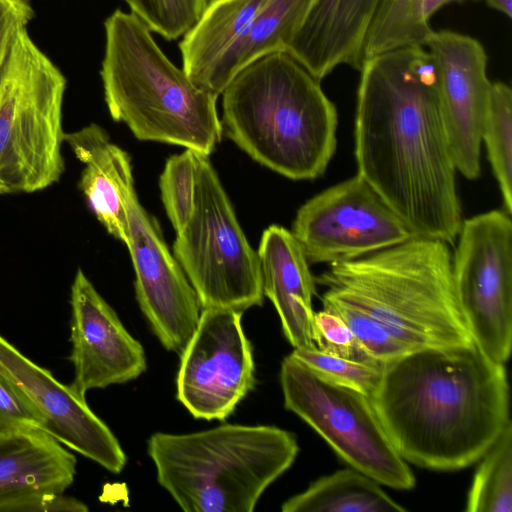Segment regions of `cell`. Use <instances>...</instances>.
<instances>
[{
  "label": "cell",
  "instance_id": "8992f818",
  "mask_svg": "<svg viewBox=\"0 0 512 512\" xmlns=\"http://www.w3.org/2000/svg\"><path fill=\"white\" fill-rule=\"evenodd\" d=\"M148 454L158 483L186 512H252L263 492L295 461L291 432L270 425L223 424L156 432Z\"/></svg>",
  "mask_w": 512,
  "mask_h": 512
},
{
  "label": "cell",
  "instance_id": "3957f363",
  "mask_svg": "<svg viewBox=\"0 0 512 512\" xmlns=\"http://www.w3.org/2000/svg\"><path fill=\"white\" fill-rule=\"evenodd\" d=\"M221 95L222 132L253 160L292 180L324 174L337 146V109L293 56L255 60Z\"/></svg>",
  "mask_w": 512,
  "mask_h": 512
},
{
  "label": "cell",
  "instance_id": "d4e9b609",
  "mask_svg": "<svg viewBox=\"0 0 512 512\" xmlns=\"http://www.w3.org/2000/svg\"><path fill=\"white\" fill-rule=\"evenodd\" d=\"M468 493L467 512L512 511V423L480 458Z\"/></svg>",
  "mask_w": 512,
  "mask_h": 512
},
{
  "label": "cell",
  "instance_id": "ac0fdd59",
  "mask_svg": "<svg viewBox=\"0 0 512 512\" xmlns=\"http://www.w3.org/2000/svg\"><path fill=\"white\" fill-rule=\"evenodd\" d=\"M380 1L316 0L286 52L320 81L340 65L360 71Z\"/></svg>",
  "mask_w": 512,
  "mask_h": 512
},
{
  "label": "cell",
  "instance_id": "1f68e13d",
  "mask_svg": "<svg viewBox=\"0 0 512 512\" xmlns=\"http://www.w3.org/2000/svg\"><path fill=\"white\" fill-rule=\"evenodd\" d=\"M25 428L46 431L37 409L0 372V432Z\"/></svg>",
  "mask_w": 512,
  "mask_h": 512
},
{
  "label": "cell",
  "instance_id": "5bb4252c",
  "mask_svg": "<svg viewBox=\"0 0 512 512\" xmlns=\"http://www.w3.org/2000/svg\"><path fill=\"white\" fill-rule=\"evenodd\" d=\"M437 73L441 117L456 170L469 180L481 174L482 129L491 85L488 57L475 38L432 31L425 46Z\"/></svg>",
  "mask_w": 512,
  "mask_h": 512
},
{
  "label": "cell",
  "instance_id": "9c48e42d",
  "mask_svg": "<svg viewBox=\"0 0 512 512\" xmlns=\"http://www.w3.org/2000/svg\"><path fill=\"white\" fill-rule=\"evenodd\" d=\"M280 385L285 408L351 468L397 490L414 487L410 467L389 440L368 396L322 379L291 354L281 363Z\"/></svg>",
  "mask_w": 512,
  "mask_h": 512
},
{
  "label": "cell",
  "instance_id": "8d00e7d4",
  "mask_svg": "<svg viewBox=\"0 0 512 512\" xmlns=\"http://www.w3.org/2000/svg\"><path fill=\"white\" fill-rule=\"evenodd\" d=\"M211 1H213V0H208V2H211Z\"/></svg>",
  "mask_w": 512,
  "mask_h": 512
},
{
  "label": "cell",
  "instance_id": "ffe728a7",
  "mask_svg": "<svg viewBox=\"0 0 512 512\" xmlns=\"http://www.w3.org/2000/svg\"><path fill=\"white\" fill-rule=\"evenodd\" d=\"M64 142L84 164L79 188L89 207L107 232L126 245L125 197L134 186L130 155L114 144L107 132L95 123L65 132Z\"/></svg>",
  "mask_w": 512,
  "mask_h": 512
},
{
  "label": "cell",
  "instance_id": "2e32d148",
  "mask_svg": "<svg viewBox=\"0 0 512 512\" xmlns=\"http://www.w3.org/2000/svg\"><path fill=\"white\" fill-rule=\"evenodd\" d=\"M71 386L85 396L91 389L123 384L147 369L142 344L125 328L81 268L71 285Z\"/></svg>",
  "mask_w": 512,
  "mask_h": 512
},
{
  "label": "cell",
  "instance_id": "d6986e66",
  "mask_svg": "<svg viewBox=\"0 0 512 512\" xmlns=\"http://www.w3.org/2000/svg\"><path fill=\"white\" fill-rule=\"evenodd\" d=\"M264 296L273 303L283 333L294 348L316 347L312 300L315 277L304 251L292 232L270 225L257 250Z\"/></svg>",
  "mask_w": 512,
  "mask_h": 512
},
{
  "label": "cell",
  "instance_id": "d6a6232c",
  "mask_svg": "<svg viewBox=\"0 0 512 512\" xmlns=\"http://www.w3.org/2000/svg\"><path fill=\"white\" fill-rule=\"evenodd\" d=\"M33 16L30 0H0V76L19 35Z\"/></svg>",
  "mask_w": 512,
  "mask_h": 512
},
{
  "label": "cell",
  "instance_id": "4dcf8cb0",
  "mask_svg": "<svg viewBox=\"0 0 512 512\" xmlns=\"http://www.w3.org/2000/svg\"><path fill=\"white\" fill-rule=\"evenodd\" d=\"M313 339L316 347L327 354L382 367L366 355L341 317L329 310L315 312Z\"/></svg>",
  "mask_w": 512,
  "mask_h": 512
},
{
  "label": "cell",
  "instance_id": "52a82bcc",
  "mask_svg": "<svg viewBox=\"0 0 512 512\" xmlns=\"http://www.w3.org/2000/svg\"><path fill=\"white\" fill-rule=\"evenodd\" d=\"M65 89L59 68L21 32L0 76V196L41 191L61 178Z\"/></svg>",
  "mask_w": 512,
  "mask_h": 512
},
{
  "label": "cell",
  "instance_id": "603a6c76",
  "mask_svg": "<svg viewBox=\"0 0 512 512\" xmlns=\"http://www.w3.org/2000/svg\"><path fill=\"white\" fill-rule=\"evenodd\" d=\"M283 512H405L380 483L366 474L347 468L323 476L288 500Z\"/></svg>",
  "mask_w": 512,
  "mask_h": 512
},
{
  "label": "cell",
  "instance_id": "484cf974",
  "mask_svg": "<svg viewBox=\"0 0 512 512\" xmlns=\"http://www.w3.org/2000/svg\"><path fill=\"white\" fill-rule=\"evenodd\" d=\"M493 174L498 183L504 211L512 213V91L503 82L491 85L482 129Z\"/></svg>",
  "mask_w": 512,
  "mask_h": 512
},
{
  "label": "cell",
  "instance_id": "277c9868",
  "mask_svg": "<svg viewBox=\"0 0 512 512\" xmlns=\"http://www.w3.org/2000/svg\"><path fill=\"white\" fill-rule=\"evenodd\" d=\"M449 246L439 239L411 237L332 263L315 282L327 288L324 294L369 315L411 350L471 344Z\"/></svg>",
  "mask_w": 512,
  "mask_h": 512
},
{
  "label": "cell",
  "instance_id": "5b68a950",
  "mask_svg": "<svg viewBox=\"0 0 512 512\" xmlns=\"http://www.w3.org/2000/svg\"><path fill=\"white\" fill-rule=\"evenodd\" d=\"M104 28L100 75L112 119L126 124L139 140L209 156L223 133L217 97L173 64L134 14L117 9Z\"/></svg>",
  "mask_w": 512,
  "mask_h": 512
},
{
  "label": "cell",
  "instance_id": "4316f807",
  "mask_svg": "<svg viewBox=\"0 0 512 512\" xmlns=\"http://www.w3.org/2000/svg\"><path fill=\"white\" fill-rule=\"evenodd\" d=\"M322 303L323 309L341 317L366 355L378 365L384 367L397 358L414 351L362 311L327 294L322 295Z\"/></svg>",
  "mask_w": 512,
  "mask_h": 512
},
{
  "label": "cell",
  "instance_id": "8fae6325",
  "mask_svg": "<svg viewBox=\"0 0 512 512\" xmlns=\"http://www.w3.org/2000/svg\"><path fill=\"white\" fill-rule=\"evenodd\" d=\"M291 232L309 264L357 259L413 237L358 174L307 200Z\"/></svg>",
  "mask_w": 512,
  "mask_h": 512
},
{
  "label": "cell",
  "instance_id": "836d02e7",
  "mask_svg": "<svg viewBox=\"0 0 512 512\" xmlns=\"http://www.w3.org/2000/svg\"><path fill=\"white\" fill-rule=\"evenodd\" d=\"M86 512L88 507L78 499L64 493L47 494L34 505L32 512Z\"/></svg>",
  "mask_w": 512,
  "mask_h": 512
},
{
  "label": "cell",
  "instance_id": "d590c367",
  "mask_svg": "<svg viewBox=\"0 0 512 512\" xmlns=\"http://www.w3.org/2000/svg\"><path fill=\"white\" fill-rule=\"evenodd\" d=\"M486 4L490 8L503 13L508 18H511V16H512V0H486Z\"/></svg>",
  "mask_w": 512,
  "mask_h": 512
},
{
  "label": "cell",
  "instance_id": "7a4b0ae2",
  "mask_svg": "<svg viewBox=\"0 0 512 512\" xmlns=\"http://www.w3.org/2000/svg\"><path fill=\"white\" fill-rule=\"evenodd\" d=\"M370 400L399 455L430 470L477 462L511 421L505 364L474 342L417 349L386 364Z\"/></svg>",
  "mask_w": 512,
  "mask_h": 512
},
{
  "label": "cell",
  "instance_id": "7402d4cb",
  "mask_svg": "<svg viewBox=\"0 0 512 512\" xmlns=\"http://www.w3.org/2000/svg\"><path fill=\"white\" fill-rule=\"evenodd\" d=\"M266 0H213L179 44L183 70L201 89ZM206 91V90H205Z\"/></svg>",
  "mask_w": 512,
  "mask_h": 512
},
{
  "label": "cell",
  "instance_id": "83f0119b",
  "mask_svg": "<svg viewBox=\"0 0 512 512\" xmlns=\"http://www.w3.org/2000/svg\"><path fill=\"white\" fill-rule=\"evenodd\" d=\"M291 355L322 379L362 393L369 398L382 376V367L333 356L317 347L294 348Z\"/></svg>",
  "mask_w": 512,
  "mask_h": 512
},
{
  "label": "cell",
  "instance_id": "e575fe53",
  "mask_svg": "<svg viewBox=\"0 0 512 512\" xmlns=\"http://www.w3.org/2000/svg\"><path fill=\"white\" fill-rule=\"evenodd\" d=\"M468 0H423L422 1V9L423 15L425 19L429 22L431 17L442 7L451 3H462ZM471 1H479V0H471Z\"/></svg>",
  "mask_w": 512,
  "mask_h": 512
},
{
  "label": "cell",
  "instance_id": "f546056e",
  "mask_svg": "<svg viewBox=\"0 0 512 512\" xmlns=\"http://www.w3.org/2000/svg\"><path fill=\"white\" fill-rule=\"evenodd\" d=\"M196 151L185 149L170 156L159 179L161 199L175 231L186 223L193 204Z\"/></svg>",
  "mask_w": 512,
  "mask_h": 512
},
{
  "label": "cell",
  "instance_id": "cb8c5ba5",
  "mask_svg": "<svg viewBox=\"0 0 512 512\" xmlns=\"http://www.w3.org/2000/svg\"><path fill=\"white\" fill-rule=\"evenodd\" d=\"M423 0H381L367 31L364 61L406 46H425L433 31L425 19Z\"/></svg>",
  "mask_w": 512,
  "mask_h": 512
},
{
  "label": "cell",
  "instance_id": "9a60e30c",
  "mask_svg": "<svg viewBox=\"0 0 512 512\" xmlns=\"http://www.w3.org/2000/svg\"><path fill=\"white\" fill-rule=\"evenodd\" d=\"M0 372L42 416L45 430L67 448L111 473H120L126 454L111 429L71 384L59 382L0 335Z\"/></svg>",
  "mask_w": 512,
  "mask_h": 512
},
{
  "label": "cell",
  "instance_id": "e0dca14e",
  "mask_svg": "<svg viewBox=\"0 0 512 512\" xmlns=\"http://www.w3.org/2000/svg\"><path fill=\"white\" fill-rule=\"evenodd\" d=\"M76 463L44 430L0 432V512H32L41 497L64 493L74 481Z\"/></svg>",
  "mask_w": 512,
  "mask_h": 512
},
{
  "label": "cell",
  "instance_id": "f1b7e54d",
  "mask_svg": "<svg viewBox=\"0 0 512 512\" xmlns=\"http://www.w3.org/2000/svg\"><path fill=\"white\" fill-rule=\"evenodd\" d=\"M150 31L171 41L183 37L199 20L208 0H124Z\"/></svg>",
  "mask_w": 512,
  "mask_h": 512
},
{
  "label": "cell",
  "instance_id": "4fadbf2b",
  "mask_svg": "<svg viewBox=\"0 0 512 512\" xmlns=\"http://www.w3.org/2000/svg\"><path fill=\"white\" fill-rule=\"evenodd\" d=\"M125 204L126 246L135 272L138 305L162 346L180 355L197 327L200 302L134 186L128 190Z\"/></svg>",
  "mask_w": 512,
  "mask_h": 512
},
{
  "label": "cell",
  "instance_id": "6da1fadb",
  "mask_svg": "<svg viewBox=\"0 0 512 512\" xmlns=\"http://www.w3.org/2000/svg\"><path fill=\"white\" fill-rule=\"evenodd\" d=\"M355 114L357 174L413 237L456 242L463 222L437 73L424 46L367 58Z\"/></svg>",
  "mask_w": 512,
  "mask_h": 512
},
{
  "label": "cell",
  "instance_id": "ba28073f",
  "mask_svg": "<svg viewBox=\"0 0 512 512\" xmlns=\"http://www.w3.org/2000/svg\"><path fill=\"white\" fill-rule=\"evenodd\" d=\"M190 215L176 231L173 255L201 308L245 311L263 303L262 275L209 156L196 152Z\"/></svg>",
  "mask_w": 512,
  "mask_h": 512
},
{
  "label": "cell",
  "instance_id": "30bf717a",
  "mask_svg": "<svg viewBox=\"0 0 512 512\" xmlns=\"http://www.w3.org/2000/svg\"><path fill=\"white\" fill-rule=\"evenodd\" d=\"M504 210L463 220L452 254L456 297L473 342L505 364L512 347V221Z\"/></svg>",
  "mask_w": 512,
  "mask_h": 512
},
{
  "label": "cell",
  "instance_id": "44dd1931",
  "mask_svg": "<svg viewBox=\"0 0 512 512\" xmlns=\"http://www.w3.org/2000/svg\"><path fill=\"white\" fill-rule=\"evenodd\" d=\"M316 0H266L210 74L204 90L218 98L233 77L255 60L286 52Z\"/></svg>",
  "mask_w": 512,
  "mask_h": 512
},
{
  "label": "cell",
  "instance_id": "7c38bea8",
  "mask_svg": "<svg viewBox=\"0 0 512 512\" xmlns=\"http://www.w3.org/2000/svg\"><path fill=\"white\" fill-rule=\"evenodd\" d=\"M242 314L202 309L180 354L176 397L196 419H226L254 388L253 350L242 328Z\"/></svg>",
  "mask_w": 512,
  "mask_h": 512
}]
</instances>
